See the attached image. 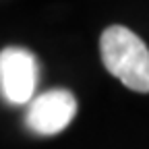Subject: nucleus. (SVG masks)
Here are the masks:
<instances>
[{
	"label": "nucleus",
	"mask_w": 149,
	"mask_h": 149,
	"mask_svg": "<svg viewBox=\"0 0 149 149\" xmlns=\"http://www.w3.org/2000/svg\"><path fill=\"white\" fill-rule=\"evenodd\" d=\"M37 66L35 56L25 48H4L0 54V85L6 102L15 106L31 104L37 87Z\"/></svg>",
	"instance_id": "7ed1b4c3"
},
{
	"label": "nucleus",
	"mask_w": 149,
	"mask_h": 149,
	"mask_svg": "<svg viewBox=\"0 0 149 149\" xmlns=\"http://www.w3.org/2000/svg\"><path fill=\"white\" fill-rule=\"evenodd\" d=\"M77 116V100L68 89H50L35 95L25 112V126L35 135H58Z\"/></svg>",
	"instance_id": "f03ea898"
},
{
	"label": "nucleus",
	"mask_w": 149,
	"mask_h": 149,
	"mask_svg": "<svg viewBox=\"0 0 149 149\" xmlns=\"http://www.w3.org/2000/svg\"><path fill=\"white\" fill-rule=\"evenodd\" d=\"M102 62L128 89L149 93V48L124 25H110L100 40Z\"/></svg>",
	"instance_id": "f257e3e1"
}]
</instances>
